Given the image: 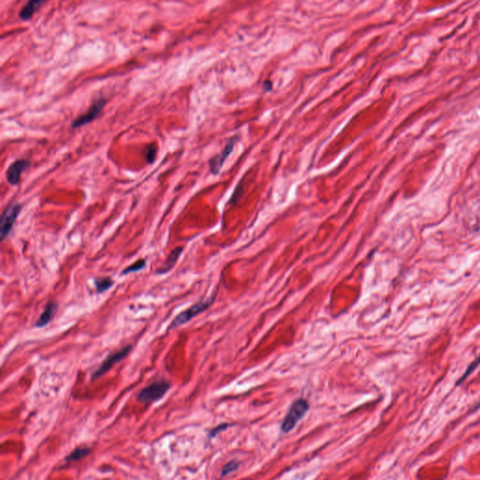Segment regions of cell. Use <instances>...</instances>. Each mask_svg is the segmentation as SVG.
<instances>
[{
    "label": "cell",
    "mask_w": 480,
    "mask_h": 480,
    "mask_svg": "<svg viewBox=\"0 0 480 480\" xmlns=\"http://www.w3.org/2000/svg\"><path fill=\"white\" fill-rule=\"evenodd\" d=\"M172 384L166 380H158L144 387L137 395V400L145 404H153L161 400L170 390Z\"/></svg>",
    "instance_id": "obj_1"
},
{
    "label": "cell",
    "mask_w": 480,
    "mask_h": 480,
    "mask_svg": "<svg viewBox=\"0 0 480 480\" xmlns=\"http://www.w3.org/2000/svg\"><path fill=\"white\" fill-rule=\"evenodd\" d=\"M214 299H215V297L212 296L210 298L199 301L197 303H195L194 305H192V307H190L185 311H183L182 313L178 314L173 318V321L171 322V324L169 325L168 329H174V328L181 327L187 323H189L194 317L198 316L199 314H203L205 311H206L208 308L211 306L213 302H214Z\"/></svg>",
    "instance_id": "obj_2"
},
{
    "label": "cell",
    "mask_w": 480,
    "mask_h": 480,
    "mask_svg": "<svg viewBox=\"0 0 480 480\" xmlns=\"http://www.w3.org/2000/svg\"><path fill=\"white\" fill-rule=\"evenodd\" d=\"M309 410V404L304 399H298L291 405L286 416L282 424V432L287 433L295 429L301 418L306 415Z\"/></svg>",
    "instance_id": "obj_3"
},
{
    "label": "cell",
    "mask_w": 480,
    "mask_h": 480,
    "mask_svg": "<svg viewBox=\"0 0 480 480\" xmlns=\"http://www.w3.org/2000/svg\"><path fill=\"white\" fill-rule=\"evenodd\" d=\"M23 205L19 203H13L7 206L0 219V237L1 240H6L13 231V226L19 216Z\"/></svg>",
    "instance_id": "obj_4"
},
{
    "label": "cell",
    "mask_w": 480,
    "mask_h": 480,
    "mask_svg": "<svg viewBox=\"0 0 480 480\" xmlns=\"http://www.w3.org/2000/svg\"><path fill=\"white\" fill-rule=\"evenodd\" d=\"M132 350H133V345L128 344V345L122 347L121 349H119L115 352L111 353L109 356H107V358L103 360L102 364L97 369L96 371L92 373L91 379L96 380V379L102 377L105 373H107L113 367H115L117 363L121 362L122 360L126 359L129 355V353L132 352Z\"/></svg>",
    "instance_id": "obj_5"
},
{
    "label": "cell",
    "mask_w": 480,
    "mask_h": 480,
    "mask_svg": "<svg viewBox=\"0 0 480 480\" xmlns=\"http://www.w3.org/2000/svg\"><path fill=\"white\" fill-rule=\"evenodd\" d=\"M107 103V100L103 97H101L94 101L91 104L90 109L88 110L83 115H79L73 121L71 122V128H79L85 126L90 122L95 120L99 115H101L103 108Z\"/></svg>",
    "instance_id": "obj_6"
},
{
    "label": "cell",
    "mask_w": 480,
    "mask_h": 480,
    "mask_svg": "<svg viewBox=\"0 0 480 480\" xmlns=\"http://www.w3.org/2000/svg\"><path fill=\"white\" fill-rule=\"evenodd\" d=\"M237 138H238L237 136L231 137L230 140L225 145V147L222 150V152L217 154L216 156H214L212 158L211 160H209V168H210V172L213 174H218L220 173L221 169L224 166L225 160H227V158L233 152L234 148L236 146Z\"/></svg>",
    "instance_id": "obj_7"
},
{
    "label": "cell",
    "mask_w": 480,
    "mask_h": 480,
    "mask_svg": "<svg viewBox=\"0 0 480 480\" xmlns=\"http://www.w3.org/2000/svg\"><path fill=\"white\" fill-rule=\"evenodd\" d=\"M29 165H30L29 160L26 159L14 160L7 169V181L12 186L18 185L22 173L25 172Z\"/></svg>",
    "instance_id": "obj_8"
},
{
    "label": "cell",
    "mask_w": 480,
    "mask_h": 480,
    "mask_svg": "<svg viewBox=\"0 0 480 480\" xmlns=\"http://www.w3.org/2000/svg\"><path fill=\"white\" fill-rule=\"evenodd\" d=\"M182 251H183V247H180H180L174 248L167 257L165 262L163 263L160 269L156 271V273L159 274V275H163V274L168 273L169 271H171L174 268L176 264L178 262L179 258L182 253Z\"/></svg>",
    "instance_id": "obj_9"
},
{
    "label": "cell",
    "mask_w": 480,
    "mask_h": 480,
    "mask_svg": "<svg viewBox=\"0 0 480 480\" xmlns=\"http://www.w3.org/2000/svg\"><path fill=\"white\" fill-rule=\"evenodd\" d=\"M58 310V304L56 302H50L46 305L42 314L39 315L38 321L35 323L34 327L38 328H42L46 327L54 318L55 314Z\"/></svg>",
    "instance_id": "obj_10"
},
{
    "label": "cell",
    "mask_w": 480,
    "mask_h": 480,
    "mask_svg": "<svg viewBox=\"0 0 480 480\" xmlns=\"http://www.w3.org/2000/svg\"><path fill=\"white\" fill-rule=\"evenodd\" d=\"M45 1L32 0L28 1L25 6L20 10L19 18L23 21H28L32 18L33 15L38 12V9L45 4Z\"/></svg>",
    "instance_id": "obj_11"
},
{
    "label": "cell",
    "mask_w": 480,
    "mask_h": 480,
    "mask_svg": "<svg viewBox=\"0 0 480 480\" xmlns=\"http://www.w3.org/2000/svg\"><path fill=\"white\" fill-rule=\"evenodd\" d=\"M114 283L115 282L110 277H98L94 279V285L98 294H103L108 291L114 285Z\"/></svg>",
    "instance_id": "obj_12"
},
{
    "label": "cell",
    "mask_w": 480,
    "mask_h": 480,
    "mask_svg": "<svg viewBox=\"0 0 480 480\" xmlns=\"http://www.w3.org/2000/svg\"><path fill=\"white\" fill-rule=\"evenodd\" d=\"M90 448H86V447L77 448L76 449H74V450L71 452V454L66 457L65 461H66L67 463L76 462V461L82 460L85 456H88V455L90 454Z\"/></svg>",
    "instance_id": "obj_13"
},
{
    "label": "cell",
    "mask_w": 480,
    "mask_h": 480,
    "mask_svg": "<svg viewBox=\"0 0 480 480\" xmlns=\"http://www.w3.org/2000/svg\"><path fill=\"white\" fill-rule=\"evenodd\" d=\"M146 266H147V260H146V259H139V260H137L136 262L133 263L132 265H129L126 269H123V271L121 272V275L125 276L127 275V274H130V273L139 272V271H141V270L145 269Z\"/></svg>",
    "instance_id": "obj_14"
},
{
    "label": "cell",
    "mask_w": 480,
    "mask_h": 480,
    "mask_svg": "<svg viewBox=\"0 0 480 480\" xmlns=\"http://www.w3.org/2000/svg\"><path fill=\"white\" fill-rule=\"evenodd\" d=\"M156 156H157V147L155 144H152V145H149L146 151H145V157H146V160H147V162L148 163H153L154 160L156 159Z\"/></svg>",
    "instance_id": "obj_15"
},
{
    "label": "cell",
    "mask_w": 480,
    "mask_h": 480,
    "mask_svg": "<svg viewBox=\"0 0 480 480\" xmlns=\"http://www.w3.org/2000/svg\"><path fill=\"white\" fill-rule=\"evenodd\" d=\"M239 467V463L237 461H231L224 465L223 470H222V475L225 476L227 474H231L235 471H237Z\"/></svg>",
    "instance_id": "obj_16"
},
{
    "label": "cell",
    "mask_w": 480,
    "mask_h": 480,
    "mask_svg": "<svg viewBox=\"0 0 480 480\" xmlns=\"http://www.w3.org/2000/svg\"><path fill=\"white\" fill-rule=\"evenodd\" d=\"M228 426H229L228 424H222V425H220L218 427H216V428H214V429H212L211 431L209 432V436H210V437H214V436L218 435V433H220L221 431H223L224 429H227Z\"/></svg>",
    "instance_id": "obj_17"
},
{
    "label": "cell",
    "mask_w": 480,
    "mask_h": 480,
    "mask_svg": "<svg viewBox=\"0 0 480 480\" xmlns=\"http://www.w3.org/2000/svg\"><path fill=\"white\" fill-rule=\"evenodd\" d=\"M272 88H273V84L271 83V81L268 80V81H265V82H264L263 89L266 90V91H270V90H272Z\"/></svg>",
    "instance_id": "obj_18"
},
{
    "label": "cell",
    "mask_w": 480,
    "mask_h": 480,
    "mask_svg": "<svg viewBox=\"0 0 480 480\" xmlns=\"http://www.w3.org/2000/svg\"><path fill=\"white\" fill-rule=\"evenodd\" d=\"M479 407H480V403L479 404H478V405H477V407H476V408H479Z\"/></svg>",
    "instance_id": "obj_19"
}]
</instances>
